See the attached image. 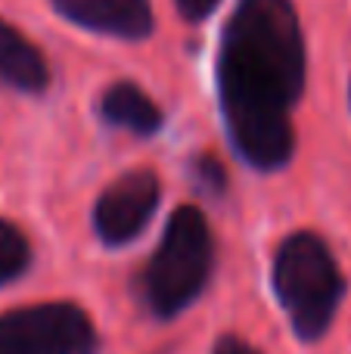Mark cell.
Returning a JSON list of instances; mask_svg holds the SVG:
<instances>
[{
  "label": "cell",
  "instance_id": "cell-1",
  "mask_svg": "<svg viewBox=\"0 0 351 354\" xmlns=\"http://www.w3.org/2000/svg\"><path fill=\"white\" fill-rule=\"evenodd\" d=\"M218 91L236 153L258 171L290 165L292 109L305 93V35L292 0H236L218 50Z\"/></svg>",
  "mask_w": 351,
  "mask_h": 354
},
{
  "label": "cell",
  "instance_id": "cell-2",
  "mask_svg": "<svg viewBox=\"0 0 351 354\" xmlns=\"http://www.w3.org/2000/svg\"><path fill=\"white\" fill-rule=\"evenodd\" d=\"M271 280L296 336L305 342L321 339L345 295V277L327 239L311 230L286 236L274 255Z\"/></svg>",
  "mask_w": 351,
  "mask_h": 354
},
{
  "label": "cell",
  "instance_id": "cell-3",
  "mask_svg": "<svg viewBox=\"0 0 351 354\" xmlns=\"http://www.w3.org/2000/svg\"><path fill=\"white\" fill-rule=\"evenodd\" d=\"M215 268V239L196 205H180L168 218L155 252L140 277V289L155 317H174L202 295Z\"/></svg>",
  "mask_w": 351,
  "mask_h": 354
},
{
  "label": "cell",
  "instance_id": "cell-4",
  "mask_svg": "<svg viewBox=\"0 0 351 354\" xmlns=\"http://www.w3.org/2000/svg\"><path fill=\"white\" fill-rule=\"evenodd\" d=\"M97 326L72 301H41L0 314V354H97Z\"/></svg>",
  "mask_w": 351,
  "mask_h": 354
},
{
  "label": "cell",
  "instance_id": "cell-5",
  "mask_svg": "<svg viewBox=\"0 0 351 354\" xmlns=\"http://www.w3.org/2000/svg\"><path fill=\"white\" fill-rule=\"evenodd\" d=\"M162 183L153 168L122 174L99 193L93 205V230L106 245H128L143 233L159 208Z\"/></svg>",
  "mask_w": 351,
  "mask_h": 354
},
{
  "label": "cell",
  "instance_id": "cell-6",
  "mask_svg": "<svg viewBox=\"0 0 351 354\" xmlns=\"http://www.w3.org/2000/svg\"><path fill=\"white\" fill-rule=\"evenodd\" d=\"M53 6L62 19L99 35L124 41H143L153 35L149 0H53Z\"/></svg>",
  "mask_w": 351,
  "mask_h": 354
},
{
  "label": "cell",
  "instance_id": "cell-7",
  "mask_svg": "<svg viewBox=\"0 0 351 354\" xmlns=\"http://www.w3.org/2000/svg\"><path fill=\"white\" fill-rule=\"evenodd\" d=\"M0 84L25 93H41L50 84V66L44 53L3 19H0Z\"/></svg>",
  "mask_w": 351,
  "mask_h": 354
},
{
  "label": "cell",
  "instance_id": "cell-8",
  "mask_svg": "<svg viewBox=\"0 0 351 354\" xmlns=\"http://www.w3.org/2000/svg\"><path fill=\"white\" fill-rule=\"evenodd\" d=\"M99 115L109 124L131 131L137 137H149L162 128V109L155 106V100L131 81H118V84L106 87L99 97Z\"/></svg>",
  "mask_w": 351,
  "mask_h": 354
},
{
  "label": "cell",
  "instance_id": "cell-9",
  "mask_svg": "<svg viewBox=\"0 0 351 354\" xmlns=\"http://www.w3.org/2000/svg\"><path fill=\"white\" fill-rule=\"evenodd\" d=\"M31 264L28 236L19 230L12 221L0 218V286L22 277Z\"/></svg>",
  "mask_w": 351,
  "mask_h": 354
},
{
  "label": "cell",
  "instance_id": "cell-10",
  "mask_svg": "<svg viewBox=\"0 0 351 354\" xmlns=\"http://www.w3.org/2000/svg\"><path fill=\"white\" fill-rule=\"evenodd\" d=\"M193 174H196V180L202 183L211 196L224 193V187H227V174H224L221 162L211 159V156H199V159L193 162Z\"/></svg>",
  "mask_w": 351,
  "mask_h": 354
},
{
  "label": "cell",
  "instance_id": "cell-11",
  "mask_svg": "<svg viewBox=\"0 0 351 354\" xmlns=\"http://www.w3.org/2000/svg\"><path fill=\"white\" fill-rule=\"evenodd\" d=\"M174 3H178L180 16H184L187 22H205V19L218 10L221 0H174Z\"/></svg>",
  "mask_w": 351,
  "mask_h": 354
},
{
  "label": "cell",
  "instance_id": "cell-12",
  "mask_svg": "<svg viewBox=\"0 0 351 354\" xmlns=\"http://www.w3.org/2000/svg\"><path fill=\"white\" fill-rule=\"evenodd\" d=\"M211 354H261V351L252 348L249 342H243V339H236V336H224V339H218V345Z\"/></svg>",
  "mask_w": 351,
  "mask_h": 354
},
{
  "label": "cell",
  "instance_id": "cell-13",
  "mask_svg": "<svg viewBox=\"0 0 351 354\" xmlns=\"http://www.w3.org/2000/svg\"><path fill=\"white\" fill-rule=\"evenodd\" d=\"M348 97H351V87H348Z\"/></svg>",
  "mask_w": 351,
  "mask_h": 354
}]
</instances>
